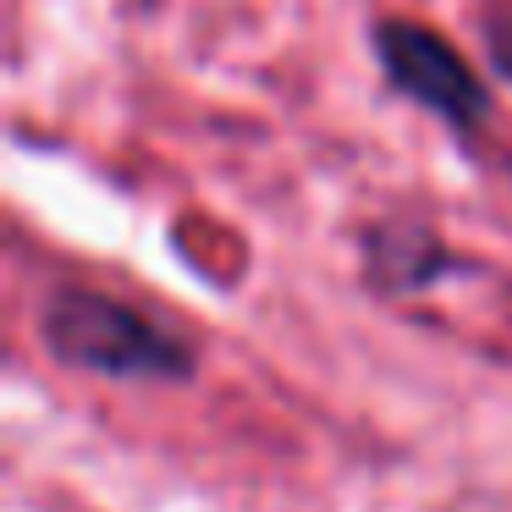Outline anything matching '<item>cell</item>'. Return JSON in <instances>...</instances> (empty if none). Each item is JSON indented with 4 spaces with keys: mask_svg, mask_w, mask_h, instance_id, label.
I'll return each mask as SVG.
<instances>
[{
    "mask_svg": "<svg viewBox=\"0 0 512 512\" xmlns=\"http://www.w3.org/2000/svg\"><path fill=\"white\" fill-rule=\"evenodd\" d=\"M39 336L67 369L105 380H188L199 369L182 331L100 287H56L39 309Z\"/></svg>",
    "mask_w": 512,
    "mask_h": 512,
    "instance_id": "obj_1",
    "label": "cell"
},
{
    "mask_svg": "<svg viewBox=\"0 0 512 512\" xmlns=\"http://www.w3.org/2000/svg\"><path fill=\"white\" fill-rule=\"evenodd\" d=\"M375 61L402 100L441 116L452 133H474L485 122V111H490L485 83L474 78L468 56L446 34L413 23V17H380L375 23Z\"/></svg>",
    "mask_w": 512,
    "mask_h": 512,
    "instance_id": "obj_2",
    "label": "cell"
},
{
    "mask_svg": "<svg viewBox=\"0 0 512 512\" xmlns=\"http://www.w3.org/2000/svg\"><path fill=\"white\" fill-rule=\"evenodd\" d=\"M452 270V254L435 232L413 221H386L364 232V276L380 292H424Z\"/></svg>",
    "mask_w": 512,
    "mask_h": 512,
    "instance_id": "obj_3",
    "label": "cell"
},
{
    "mask_svg": "<svg viewBox=\"0 0 512 512\" xmlns=\"http://www.w3.org/2000/svg\"><path fill=\"white\" fill-rule=\"evenodd\" d=\"M485 56H490V67L512 83V17L507 12L485 17Z\"/></svg>",
    "mask_w": 512,
    "mask_h": 512,
    "instance_id": "obj_4",
    "label": "cell"
}]
</instances>
